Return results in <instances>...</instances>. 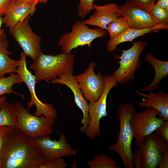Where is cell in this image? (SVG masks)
I'll return each mask as SVG.
<instances>
[{"instance_id": "obj_1", "label": "cell", "mask_w": 168, "mask_h": 168, "mask_svg": "<svg viewBox=\"0 0 168 168\" xmlns=\"http://www.w3.org/2000/svg\"><path fill=\"white\" fill-rule=\"evenodd\" d=\"M34 139L12 127L0 150V168H39L48 161Z\"/></svg>"}, {"instance_id": "obj_2", "label": "cell", "mask_w": 168, "mask_h": 168, "mask_svg": "<svg viewBox=\"0 0 168 168\" xmlns=\"http://www.w3.org/2000/svg\"><path fill=\"white\" fill-rule=\"evenodd\" d=\"M136 112L132 102H127L120 105L116 114L119 121L118 139L115 143L108 147L109 150L115 152L120 156L124 168L134 167L132 159L131 144L133 135L131 120Z\"/></svg>"}, {"instance_id": "obj_3", "label": "cell", "mask_w": 168, "mask_h": 168, "mask_svg": "<svg viewBox=\"0 0 168 168\" xmlns=\"http://www.w3.org/2000/svg\"><path fill=\"white\" fill-rule=\"evenodd\" d=\"M75 57L71 52L54 55L42 53L30 66L34 71L36 83L41 81H51L65 73L73 72Z\"/></svg>"}, {"instance_id": "obj_4", "label": "cell", "mask_w": 168, "mask_h": 168, "mask_svg": "<svg viewBox=\"0 0 168 168\" xmlns=\"http://www.w3.org/2000/svg\"><path fill=\"white\" fill-rule=\"evenodd\" d=\"M107 35L106 30L99 27L91 29L82 21H77L73 24L71 31L61 37L58 44L61 47L62 52L68 53L79 46L87 45L90 48L94 40L105 37Z\"/></svg>"}, {"instance_id": "obj_5", "label": "cell", "mask_w": 168, "mask_h": 168, "mask_svg": "<svg viewBox=\"0 0 168 168\" xmlns=\"http://www.w3.org/2000/svg\"><path fill=\"white\" fill-rule=\"evenodd\" d=\"M26 57L24 52H21L20 58L18 61V66L16 73L20 75L23 82L27 86L30 93V100L27 103V109L28 110L35 105L36 109L33 115L38 117L43 115L55 120L58 114L57 110L53 105L41 101L35 93V78L27 68Z\"/></svg>"}, {"instance_id": "obj_6", "label": "cell", "mask_w": 168, "mask_h": 168, "mask_svg": "<svg viewBox=\"0 0 168 168\" xmlns=\"http://www.w3.org/2000/svg\"><path fill=\"white\" fill-rule=\"evenodd\" d=\"M146 41L139 40L130 49L122 50L119 66L111 76L118 84H125L134 81L135 73L141 64L140 55L146 47Z\"/></svg>"}, {"instance_id": "obj_7", "label": "cell", "mask_w": 168, "mask_h": 168, "mask_svg": "<svg viewBox=\"0 0 168 168\" xmlns=\"http://www.w3.org/2000/svg\"><path fill=\"white\" fill-rule=\"evenodd\" d=\"M15 104L17 111V128L33 138L48 135L53 132L54 120L43 115L38 117L32 115L22 103Z\"/></svg>"}, {"instance_id": "obj_8", "label": "cell", "mask_w": 168, "mask_h": 168, "mask_svg": "<svg viewBox=\"0 0 168 168\" xmlns=\"http://www.w3.org/2000/svg\"><path fill=\"white\" fill-rule=\"evenodd\" d=\"M30 16H27L12 27L9 28V31L18 43L26 56L33 61L36 60L42 53L40 44L41 37L35 33L29 24Z\"/></svg>"}, {"instance_id": "obj_9", "label": "cell", "mask_w": 168, "mask_h": 168, "mask_svg": "<svg viewBox=\"0 0 168 168\" xmlns=\"http://www.w3.org/2000/svg\"><path fill=\"white\" fill-rule=\"evenodd\" d=\"M104 88L100 98L96 102L88 104L90 121L84 133L91 140L101 134L100 120L101 118L107 115L106 108L108 95L111 89L118 84L111 75L104 76Z\"/></svg>"}, {"instance_id": "obj_10", "label": "cell", "mask_w": 168, "mask_h": 168, "mask_svg": "<svg viewBox=\"0 0 168 168\" xmlns=\"http://www.w3.org/2000/svg\"><path fill=\"white\" fill-rule=\"evenodd\" d=\"M96 64V62H91L84 72L73 75L84 96L89 103L97 101L104 88V76L100 72L96 74L94 72Z\"/></svg>"}, {"instance_id": "obj_11", "label": "cell", "mask_w": 168, "mask_h": 168, "mask_svg": "<svg viewBox=\"0 0 168 168\" xmlns=\"http://www.w3.org/2000/svg\"><path fill=\"white\" fill-rule=\"evenodd\" d=\"M158 114L156 110L146 107L144 110L133 115L131 124L137 145L138 146L146 136L154 132L162 124L163 121L157 117Z\"/></svg>"}, {"instance_id": "obj_12", "label": "cell", "mask_w": 168, "mask_h": 168, "mask_svg": "<svg viewBox=\"0 0 168 168\" xmlns=\"http://www.w3.org/2000/svg\"><path fill=\"white\" fill-rule=\"evenodd\" d=\"M58 141L53 140L47 135L34 138L35 142L48 160L58 157L75 156L77 151L67 142L65 135L59 133Z\"/></svg>"}, {"instance_id": "obj_13", "label": "cell", "mask_w": 168, "mask_h": 168, "mask_svg": "<svg viewBox=\"0 0 168 168\" xmlns=\"http://www.w3.org/2000/svg\"><path fill=\"white\" fill-rule=\"evenodd\" d=\"M50 82L53 84L58 83L65 85L72 91L74 96V102L83 113V118L81 121L83 125L80 128L79 130L82 133H84L90 121L89 105L82 94L78 83L73 77V72L65 73Z\"/></svg>"}, {"instance_id": "obj_14", "label": "cell", "mask_w": 168, "mask_h": 168, "mask_svg": "<svg viewBox=\"0 0 168 168\" xmlns=\"http://www.w3.org/2000/svg\"><path fill=\"white\" fill-rule=\"evenodd\" d=\"M119 12L121 16L126 18L130 28L138 29L152 28L157 25L147 10L130 1L120 6Z\"/></svg>"}, {"instance_id": "obj_15", "label": "cell", "mask_w": 168, "mask_h": 168, "mask_svg": "<svg viewBox=\"0 0 168 168\" xmlns=\"http://www.w3.org/2000/svg\"><path fill=\"white\" fill-rule=\"evenodd\" d=\"M138 147L142 157V168H156L159 166L162 154L158 135L153 133L146 136Z\"/></svg>"}, {"instance_id": "obj_16", "label": "cell", "mask_w": 168, "mask_h": 168, "mask_svg": "<svg viewBox=\"0 0 168 168\" xmlns=\"http://www.w3.org/2000/svg\"><path fill=\"white\" fill-rule=\"evenodd\" d=\"M35 2L24 0H11L3 17V23L11 27L28 16H32L36 10Z\"/></svg>"}, {"instance_id": "obj_17", "label": "cell", "mask_w": 168, "mask_h": 168, "mask_svg": "<svg viewBox=\"0 0 168 168\" xmlns=\"http://www.w3.org/2000/svg\"><path fill=\"white\" fill-rule=\"evenodd\" d=\"M120 6L110 3L102 6L94 3L92 10H95L88 19L82 21L86 25L94 26L106 30L108 25L112 21L121 16L119 12Z\"/></svg>"}, {"instance_id": "obj_18", "label": "cell", "mask_w": 168, "mask_h": 168, "mask_svg": "<svg viewBox=\"0 0 168 168\" xmlns=\"http://www.w3.org/2000/svg\"><path fill=\"white\" fill-rule=\"evenodd\" d=\"M138 95L145 97L137 103L139 107L152 108L156 110L157 117L163 121H168V94L163 91L156 93L150 91L146 94L139 92Z\"/></svg>"}, {"instance_id": "obj_19", "label": "cell", "mask_w": 168, "mask_h": 168, "mask_svg": "<svg viewBox=\"0 0 168 168\" xmlns=\"http://www.w3.org/2000/svg\"><path fill=\"white\" fill-rule=\"evenodd\" d=\"M168 24H158L154 27L142 29L129 28L120 35L109 39L107 43L106 49L110 53L114 51L119 44L126 42L133 41L135 38L152 32H158L161 29H167Z\"/></svg>"}, {"instance_id": "obj_20", "label": "cell", "mask_w": 168, "mask_h": 168, "mask_svg": "<svg viewBox=\"0 0 168 168\" xmlns=\"http://www.w3.org/2000/svg\"><path fill=\"white\" fill-rule=\"evenodd\" d=\"M145 59L154 69L155 75L150 84L141 91H153L159 87L161 82L168 75V61L160 60L150 53L147 54Z\"/></svg>"}, {"instance_id": "obj_21", "label": "cell", "mask_w": 168, "mask_h": 168, "mask_svg": "<svg viewBox=\"0 0 168 168\" xmlns=\"http://www.w3.org/2000/svg\"><path fill=\"white\" fill-rule=\"evenodd\" d=\"M8 43L6 39L0 41V77L7 74L16 73L18 61L11 58L8 50Z\"/></svg>"}, {"instance_id": "obj_22", "label": "cell", "mask_w": 168, "mask_h": 168, "mask_svg": "<svg viewBox=\"0 0 168 168\" xmlns=\"http://www.w3.org/2000/svg\"><path fill=\"white\" fill-rule=\"evenodd\" d=\"M17 128V111L16 105L5 101L0 109V126Z\"/></svg>"}, {"instance_id": "obj_23", "label": "cell", "mask_w": 168, "mask_h": 168, "mask_svg": "<svg viewBox=\"0 0 168 168\" xmlns=\"http://www.w3.org/2000/svg\"><path fill=\"white\" fill-rule=\"evenodd\" d=\"M23 82L20 75L17 73L10 74L9 77H5L4 76L0 77V96L7 94H13L25 99L24 95L19 94L12 88L15 84H20Z\"/></svg>"}, {"instance_id": "obj_24", "label": "cell", "mask_w": 168, "mask_h": 168, "mask_svg": "<svg viewBox=\"0 0 168 168\" xmlns=\"http://www.w3.org/2000/svg\"><path fill=\"white\" fill-rule=\"evenodd\" d=\"M129 28L126 18L121 16L111 22L108 25L106 30L109 33L110 39H111L120 35Z\"/></svg>"}, {"instance_id": "obj_25", "label": "cell", "mask_w": 168, "mask_h": 168, "mask_svg": "<svg viewBox=\"0 0 168 168\" xmlns=\"http://www.w3.org/2000/svg\"><path fill=\"white\" fill-rule=\"evenodd\" d=\"M89 168H119L116 161L107 154L102 153L96 155L94 158L87 162Z\"/></svg>"}, {"instance_id": "obj_26", "label": "cell", "mask_w": 168, "mask_h": 168, "mask_svg": "<svg viewBox=\"0 0 168 168\" xmlns=\"http://www.w3.org/2000/svg\"><path fill=\"white\" fill-rule=\"evenodd\" d=\"M148 11L157 25L168 24V10L162 8L155 4Z\"/></svg>"}, {"instance_id": "obj_27", "label": "cell", "mask_w": 168, "mask_h": 168, "mask_svg": "<svg viewBox=\"0 0 168 168\" xmlns=\"http://www.w3.org/2000/svg\"><path fill=\"white\" fill-rule=\"evenodd\" d=\"M96 0H80L78 7L77 15L83 19L89 14L92 10V7Z\"/></svg>"}, {"instance_id": "obj_28", "label": "cell", "mask_w": 168, "mask_h": 168, "mask_svg": "<svg viewBox=\"0 0 168 168\" xmlns=\"http://www.w3.org/2000/svg\"><path fill=\"white\" fill-rule=\"evenodd\" d=\"M159 139L162 154L159 168H168V142L159 135Z\"/></svg>"}, {"instance_id": "obj_29", "label": "cell", "mask_w": 168, "mask_h": 168, "mask_svg": "<svg viewBox=\"0 0 168 168\" xmlns=\"http://www.w3.org/2000/svg\"><path fill=\"white\" fill-rule=\"evenodd\" d=\"M68 165L62 157H58L49 160L40 165L39 168H65Z\"/></svg>"}, {"instance_id": "obj_30", "label": "cell", "mask_w": 168, "mask_h": 168, "mask_svg": "<svg viewBox=\"0 0 168 168\" xmlns=\"http://www.w3.org/2000/svg\"><path fill=\"white\" fill-rule=\"evenodd\" d=\"M154 132L168 142V121H163Z\"/></svg>"}, {"instance_id": "obj_31", "label": "cell", "mask_w": 168, "mask_h": 168, "mask_svg": "<svg viewBox=\"0 0 168 168\" xmlns=\"http://www.w3.org/2000/svg\"><path fill=\"white\" fill-rule=\"evenodd\" d=\"M155 0H130L132 3L146 10L155 4Z\"/></svg>"}, {"instance_id": "obj_32", "label": "cell", "mask_w": 168, "mask_h": 168, "mask_svg": "<svg viewBox=\"0 0 168 168\" xmlns=\"http://www.w3.org/2000/svg\"><path fill=\"white\" fill-rule=\"evenodd\" d=\"M132 159L133 163L136 168H142V157L139 149L136 152L132 153Z\"/></svg>"}, {"instance_id": "obj_33", "label": "cell", "mask_w": 168, "mask_h": 168, "mask_svg": "<svg viewBox=\"0 0 168 168\" xmlns=\"http://www.w3.org/2000/svg\"><path fill=\"white\" fill-rule=\"evenodd\" d=\"M12 128L6 126H0V150L6 135Z\"/></svg>"}, {"instance_id": "obj_34", "label": "cell", "mask_w": 168, "mask_h": 168, "mask_svg": "<svg viewBox=\"0 0 168 168\" xmlns=\"http://www.w3.org/2000/svg\"><path fill=\"white\" fill-rule=\"evenodd\" d=\"M11 0H0V16L5 15Z\"/></svg>"}, {"instance_id": "obj_35", "label": "cell", "mask_w": 168, "mask_h": 168, "mask_svg": "<svg viewBox=\"0 0 168 168\" xmlns=\"http://www.w3.org/2000/svg\"><path fill=\"white\" fill-rule=\"evenodd\" d=\"M3 23V17L0 16V41H2L7 39V35L4 29L1 28L2 25Z\"/></svg>"}, {"instance_id": "obj_36", "label": "cell", "mask_w": 168, "mask_h": 168, "mask_svg": "<svg viewBox=\"0 0 168 168\" xmlns=\"http://www.w3.org/2000/svg\"><path fill=\"white\" fill-rule=\"evenodd\" d=\"M155 4L162 8L168 10V0H158Z\"/></svg>"}, {"instance_id": "obj_37", "label": "cell", "mask_w": 168, "mask_h": 168, "mask_svg": "<svg viewBox=\"0 0 168 168\" xmlns=\"http://www.w3.org/2000/svg\"><path fill=\"white\" fill-rule=\"evenodd\" d=\"M7 97L6 96H0V109L3 104L7 100Z\"/></svg>"}, {"instance_id": "obj_38", "label": "cell", "mask_w": 168, "mask_h": 168, "mask_svg": "<svg viewBox=\"0 0 168 168\" xmlns=\"http://www.w3.org/2000/svg\"><path fill=\"white\" fill-rule=\"evenodd\" d=\"M48 0H35V2L36 4L39 3H45L47 2Z\"/></svg>"}, {"instance_id": "obj_39", "label": "cell", "mask_w": 168, "mask_h": 168, "mask_svg": "<svg viewBox=\"0 0 168 168\" xmlns=\"http://www.w3.org/2000/svg\"><path fill=\"white\" fill-rule=\"evenodd\" d=\"M25 0V1H28V2H35V0Z\"/></svg>"}, {"instance_id": "obj_40", "label": "cell", "mask_w": 168, "mask_h": 168, "mask_svg": "<svg viewBox=\"0 0 168 168\" xmlns=\"http://www.w3.org/2000/svg\"><path fill=\"white\" fill-rule=\"evenodd\" d=\"M127 0L128 1H129L130 0Z\"/></svg>"}]
</instances>
